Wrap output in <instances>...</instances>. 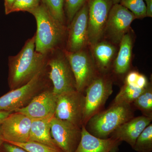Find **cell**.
Here are the masks:
<instances>
[{
    "label": "cell",
    "instance_id": "1",
    "mask_svg": "<svg viewBox=\"0 0 152 152\" xmlns=\"http://www.w3.org/2000/svg\"><path fill=\"white\" fill-rule=\"evenodd\" d=\"M48 55L35 50V35L28 39L18 54L8 58L10 89L20 88L29 82L47 66Z\"/></svg>",
    "mask_w": 152,
    "mask_h": 152
},
{
    "label": "cell",
    "instance_id": "2",
    "mask_svg": "<svg viewBox=\"0 0 152 152\" xmlns=\"http://www.w3.org/2000/svg\"><path fill=\"white\" fill-rule=\"evenodd\" d=\"M35 18L37 31L35 35V50L48 55L59 49L66 36V28L52 15L43 3L29 12Z\"/></svg>",
    "mask_w": 152,
    "mask_h": 152
},
{
    "label": "cell",
    "instance_id": "3",
    "mask_svg": "<svg viewBox=\"0 0 152 152\" xmlns=\"http://www.w3.org/2000/svg\"><path fill=\"white\" fill-rule=\"evenodd\" d=\"M48 65L26 84L0 97V111L15 112L26 106L36 96L48 88Z\"/></svg>",
    "mask_w": 152,
    "mask_h": 152
},
{
    "label": "cell",
    "instance_id": "4",
    "mask_svg": "<svg viewBox=\"0 0 152 152\" xmlns=\"http://www.w3.org/2000/svg\"><path fill=\"white\" fill-rule=\"evenodd\" d=\"M133 113L130 104L113 103L106 110L99 112L88 121L86 129L92 135L101 139H107L122 124L132 118Z\"/></svg>",
    "mask_w": 152,
    "mask_h": 152
},
{
    "label": "cell",
    "instance_id": "5",
    "mask_svg": "<svg viewBox=\"0 0 152 152\" xmlns=\"http://www.w3.org/2000/svg\"><path fill=\"white\" fill-rule=\"evenodd\" d=\"M47 65L48 75L55 94L76 91L75 80L64 51H61L58 49L49 53Z\"/></svg>",
    "mask_w": 152,
    "mask_h": 152
},
{
    "label": "cell",
    "instance_id": "6",
    "mask_svg": "<svg viewBox=\"0 0 152 152\" xmlns=\"http://www.w3.org/2000/svg\"><path fill=\"white\" fill-rule=\"evenodd\" d=\"M86 88L83 118L84 126L92 117L99 112L113 92L112 82L103 77H95Z\"/></svg>",
    "mask_w": 152,
    "mask_h": 152
},
{
    "label": "cell",
    "instance_id": "7",
    "mask_svg": "<svg viewBox=\"0 0 152 152\" xmlns=\"http://www.w3.org/2000/svg\"><path fill=\"white\" fill-rule=\"evenodd\" d=\"M85 103L84 95L76 90L57 95L54 117L82 128Z\"/></svg>",
    "mask_w": 152,
    "mask_h": 152
},
{
    "label": "cell",
    "instance_id": "8",
    "mask_svg": "<svg viewBox=\"0 0 152 152\" xmlns=\"http://www.w3.org/2000/svg\"><path fill=\"white\" fill-rule=\"evenodd\" d=\"M88 42L93 46L104 33L110 11L111 0H88Z\"/></svg>",
    "mask_w": 152,
    "mask_h": 152
},
{
    "label": "cell",
    "instance_id": "9",
    "mask_svg": "<svg viewBox=\"0 0 152 152\" xmlns=\"http://www.w3.org/2000/svg\"><path fill=\"white\" fill-rule=\"evenodd\" d=\"M52 138L64 152H75L81 138V128L53 117L50 121Z\"/></svg>",
    "mask_w": 152,
    "mask_h": 152
},
{
    "label": "cell",
    "instance_id": "10",
    "mask_svg": "<svg viewBox=\"0 0 152 152\" xmlns=\"http://www.w3.org/2000/svg\"><path fill=\"white\" fill-rule=\"evenodd\" d=\"M75 80L76 90L83 93L95 78V68L91 60L83 50L75 52L64 51Z\"/></svg>",
    "mask_w": 152,
    "mask_h": 152
},
{
    "label": "cell",
    "instance_id": "11",
    "mask_svg": "<svg viewBox=\"0 0 152 152\" xmlns=\"http://www.w3.org/2000/svg\"><path fill=\"white\" fill-rule=\"evenodd\" d=\"M57 98L52 88H48L36 96L26 106L15 112L24 114L32 120L52 118L54 117Z\"/></svg>",
    "mask_w": 152,
    "mask_h": 152
},
{
    "label": "cell",
    "instance_id": "12",
    "mask_svg": "<svg viewBox=\"0 0 152 152\" xmlns=\"http://www.w3.org/2000/svg\"><path fill=\"white\" fill-rule=\"evenodd\" d=\"M135 16L121 4L112 6L107 21L104 33L115 43H119L127 34Z\"/></svg>",
    "mask_w": 152,
    "mask_h": 152
},
{
    "label": "cell",
    "instance_id": "13",
    "mask_svg": "<svg viewBox=\"0 0 152 152\" xmlns=\"http://www.w3.org/2000/svg\"><path fill=\"white\" fill-rule=\"evenodd\" d=\"M88 2L76 14L69 25L66 50L75 52L83 50L88 42Z\"/></svg>",
    "mask_w": 152,
    "mask_h": 152
},
{
    "label": "cell",
    "instance_id": "14",
    "mask_svg": "<svg viewBox=\"0 0 152 152\" xmlns=\"http://www.w3.org/2000/svg\"><path fill=\"white\" fill-rule=\"evenodd\" d=\"M32 121L21 113H11L1 124L5 141L15 143L28 141Z\"/></svg>",
    "mask_w": 152,
    "mask_h": 152
},
{
    "label": "cell",
    "instance_id": "15",
    "mask_svg": "<svg viewBox=\"0 0 152 152\" xmlns=\"http://www.w3.org/2000/svg\"><path fill=\"white\" fill-rule=\"evenodd\" d=\"M80 141L75 152H118L121 142L110 137L101 139L90 134L82 126Z\"/></svg>",
    "mask_w": 152,
    "mask_h": 152
},
{
    "label": "cell",
    "instance_id": "16",
    "mask_svg": "<svg viewBox=\"0 0 152 152\" xmlns=\"http://www.w3.org/2000/svg\"><path fill=\"white\" fill-rule=\"evenodd\" d=\"M151 121L152 118L145 116L132 118L120 125L111 134L110 137L121 142H126L132 148L138 137Z\"/></svg>",
    "mask_w": 152,
    "mask_h": 152
},
{
    "label": "cell",
    "instance_id": "17",
    "mask_svg": "<svg viewBox=\"0 0 152 152\" xmlns=\"http://www.w3.org/2000/svg\"><path fill=\"white\" fill-rule=\"evenodd\" d=\"M52 118L32 120L28 141L38 142L58 148L54 141L51 134L50 121Z\"/></svg>",
    "mask_w": 152,
    "mask_h": 152
},
{
    "label": "cell",
    "instance_id": "18",
    "mask_svg": "<svg viewBox=\"0 0 152 152\" xmlns=\"http://www.w3.org/2000/svg\"><path fill=\"white\" fill-rule=\"evenodd\" d=\"M120 48L115 62V71L118 74H124L129 68L132 58V38L129 34L123 37L120 42Z\"/></svg>",
    "mask_w": 152,
    "mask_h": 152
},
{
    "label": "cell",
    "instance_id": "19",
    "mask_svg": "<svg viewBox=\"0 0 152 152\" xmlns=\"http://www.w3.org/2000/svg\"><path fill=\"white\" fill-rule=\"evenodd\" d=\"M94 58L100 69L106 70L110 65L116 53L115 48L107 42H98L93 46Z\"/></svg>",
    "mask_w": 152,
    "mask_h": 152
},
{
    "label": "cell",
    "instance_id": "20",
    "mask_svg": "<svg viewBox=\"0 0 152 152\" xmlns=\"http://www.w3.org/2000/svg\"><path fill=\"white\" fill-rule=\"evenodd\" d=\"M146 88H140L134 85L125 84L116 96L114 103H125L130 104L134 102L145 91Z\"/></svg>",
    "mask_w": 152,
    "mask_h": 152
},
{
    "label": "cell",
    "instance_id": "21",
    "mask_svg": "<svg viewBox=\"0 0 152 152\" xmlns=\"http://www.w3.org/2000/svg\"><path fill=\"white\" fill-rule=\"evenodd\" d=\"M136 107L141 111L144 116L152 118V89L148 84L145 91L134 102Z\"/></svg>",
    "mask_w": 152,
    "mask_h": 152
},
{
    "label": "cell",
    "instance_id": "22",
    "mask_svg": "<svg viewBox=\"0 0 152 152\" xmlns=\"http://www.w3.org/2000/svg\"><path fill=\"white\" fill-rule=\"evenodd\" d=\"M133 149L137 152H151L152 151V125L147 127L136 140Z\"/></svg>",
    "mask_w": 152,
    "mask_h": 152
},
{
    "label": "cell",
    "instance_id": "23",
    "mask_svg": "<svg viewBox=\"0 0 152 152\" xmlns=\"http://www.w3.org/2000/svg\"><path fill=\"white\" fill-rule=\"evenodd\" d=\"M65 0H41L50 13L61 23L65 25L66 16L65 14Z\"/></svg>",
    "mask_w": 152,
    "mask_h": 152
},
{
    "label": "cell",
    "instance_id": "24",
    "mask_svg": "<svg viewBox=\"0 0 152 152\" xmlns=\"http://www.w3.org/2000/svg\"><path fill=\"white\" fill-rule=\"evenodd\" d=\"M9 143L21 147L28 152H64L59 148L50 146L37 142L28 141L25 143Z\"/></svg>",
    "mask_w": 152,
    "mask_h": 152
},
{
    "label": "cell",
    "instance_id": "25",
    "mask_svg": "<svg viewBox=\"0 0 152 152\" xmlns=\"http://www.w3.org/2000/svg\"><path fill=\"white\" fill-rule=\"evenodd\" d=\"M120 4L130 11L136 19L146 17V7L144 0H121Z\"/></svg>",
    "mask_w": 152,
    "mask_h": 152
},
{
    "label": "cell",
    "instance_id": "26",
    "mask_svg": "<svg viewBox=\"0 0 152 152\" xmlns=\"http://www.w3.org/2000/svg\"><path fill=\"white\" fill-rule=\"evenodd\" d=\"M88 0H65V14L66 17L68 25L72 21L76 14Z\"/></svg>",
    "mask_w": 152,
    "mask_h": 152
},
{
    "label": "cell",
    "instance_id": "27",
    "mask_svg": "<svg viewBox=\"0 0 152 152\" xmlns=\"http://www.w3.org/2000/svg\"><path fill=\"white\" fill-rule=\"evenodd\" d=\"M41 2V0H16L12 6L10 14L20 11L29 12L38 7Z\"/></svg>",
    "mask_w": 152,
    "mask_h": 152
},
{
    "label": "cell",
    "instance_id": "28",
    "mask_svg": "<svg viewBox=\"0 0 152 152\" xmlns=\"http://www.w3.org/2000/svg\"><path fill=\"white\" fill-rule=\"evenodd\" d=\"M0 151L1 152H28L21 147L5 141L2 145Z\"/></svg>",
    "mask_w": 152,
    "mask_h": 152
},
{
    "label": "cell",
    "instance_id": "29",
    "mask_svg": "<svg viewBox=\"0 0 152 152\" xmlns=\"http://www.w3.org/2000/svg\"><path fill=\"white\" fill-rule=\"evenodd\" d=\"M140 75L137 72H132L129 73L126 77L125 79V84H126L134 85L137 79Z\"/></svg>",
    "mask_w": 152,
    "mask_h": 152
},
{
    "label": "cell",
    "instance_id": "30",
    "mask_svg": "<svg viewBox=\"0 0 152 152\" xmlns=\"http://www.w3.org/2000/svg\"><path fill=\"white\" fill-rule=\"evenodd\" d=\"M148 84L147 78L142 75L140 74L136 81L135 86L140 88H145Z\"/></svg>",
    "mask_w": 152,
    "mask_h": 152
},
{
    "label": "cell",
    "instance_id": "31",
    "mask_svg": "<svg viewBox=\"0 0 152 152\" xmlns=\"http://www.w3.org/2000/svg\"><path fill=\"white\" fill-rule=\"evenodd\" d=\"M15 1L16 0H4L5 12L6 15H7L10 14L12 6Z\"/></svg>",
    "mask_w": 152,
    "mask_h": 152
},
{
    "label": "cell",
    "instance_id": "32",
    "mask_svg": "<svg viewBox=\"0 0 152 152\" xmlns=\"http://www.w3.org/2000/svg\"><path fill=\"white\" fill-rule=\"evenodd\" d=\"M146 7V17H152V0H145Z\"/></svg>",
    "mask_w": 152,
    "mask_h": 152
},
{
    "label": "cell",
    "instance_id": "33",
    "mask_svg": "<svg viewBox=\"0 0 152 152\" xmlns=\"http://www.w3.org/2000/svg\"><path fill=\"white\" fill-rule=\"evenodd\" d=\"M12 113L13 112L0 111V124H1L3 121Z\"/></svg>",
    "mask_w": 152,
    "mask_h": 152
},
{
    "label": "cell",
    "instance_id": "34",
    "mask_svg": "<svg viewBox=\"0 0 152 152\" xmlns=\"http://www.w3.org/2000/svg\"><path fill=\"white\" fill-rule=\"evenodd\" d=\"M5 142L4 139L3 137L2 132L1 128V124H0V148L2 145Z\"/></svg>",
    "mask_w": 152,
    "mask_h": 152
},
{
    "label": "cell",
    "instance_id": "35",
    "mask_svg": "<svg viewBox=\"0 0 152 152\" xmlns=\"http://www.w3.org/2000/svg\"><path fill=\"white\" fill-rule=\"evenodd\" d=\"M112 3H113V5L116 4H120V2L121 0H111Z\"/></svg>",
    "mask_w": 152,
    "mask_h": 152
},
{
    "label": "cell",
    "instance_id": "36",
    "mask_svg": "<svg viewBox=\"0 0 152 152\" xmlns=\"http://www.w3.org/2000/svg\"><path fill=\"white\" fill-rule=\"evenodd\" d=\"M0 152H1V151H0Z\"/></svg>",
    "mask_w": 152,
    "mask_h": 152
}]
</instances>
